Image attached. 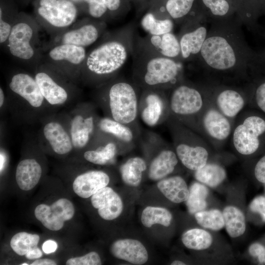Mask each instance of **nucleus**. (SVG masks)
<instances>
[{
    "label": "nucleus",
    "instance_id": "nucleus-1",
    "mask_svg": "<svg viewBox=\"0 0 265 265\" xmlns=\"http://www.w3.org/2000/svg\"><path fill=\"white\" fill-rule=\"evenodd\" d=\"M208 34L197 59L206 70L214 74L247 78L261 68L258 53L248 44L239 20L230 18L211 22Z\"/></svg>",
    "mask_w": 265,
    "mask_h": 265
},
{
    "label": "nucleus",
    "instance_id": "nucleus-2",
    "mask_svg": "<svg viewBox=\"0 0 265 265\" xmlns=\"http://www.w3.org/2000/svg\"><path fill=\"white\" fill-rule=\"evenodd\" d=\"M132 66V81L141 90L167 91L184 79L183 62L165 57L136 36Z\"/></svg>",
    "mask_w": 265,
    "mask_h": 265
},
{
    "label": "nucleus",
    "instance_id": "nucleus-3",
    "mask_svg": "<svg viewBox=\"0 0 265 265\" xmlns=\"http://www.w3.org/2000/svg\"><path fill=\"white\" fill-rule=\"evenodd\" d=\"M136 33L130 23L111 34L91 51L84 61L88 73L100 80L117 76L134 50Z\"/></svg>",
    "mask_w": 265,
    "mask_h": 265
},
{
    "label": "nucleus",
    "instance_id": "nucleus-4",
    "mask_svg": "<svg viewBox=\"0 0 265 265\" xmlns=\"http://www.w3.org/2000/svg\"><path fill=\"white\" fill-rule=\"evenodd\" d=\"M170 117L194 131L198 118L207 103L210 87H202L184 80L167 91Z\"/></svg>",
    "mask_w": 265,
    "mask_h": 265
},
{
    "label": "nucleus",
    "instance_id": "nucleus-5",
    "mask_svg": "<svg viewBox=\"0 0 265 265\" xmlns=\"http://www.w3.org/2000/svg\"><path fill=\"white\" fill-rule=\"evenodd\" d=\"M106 86V100L109 117L122 124L138 127L140 88L132 81L116 77Z\"/></svg>",
    "mask_w": 265,
    "mask_h": 265
},
{
    "label": "nucleus",
    "instance_id": "nucleus-6",
    "mask_svg": "<svg viewBox=\"0 0 265 265\" xmlns=\"http://www.w3.org/2000/svg\"><path fill=\"white\" fill-rule=\"evenodd\" d=\"M166 122L171 133L174 149L181 163L193 171L206 165L209 151L207 144L200 136L171 117Z\"/></svg>",
    "mask_w": 265,
    "mask_h": 265
},
{
    "label": "nucleus",
    "instance_id": "nucleus-7",
    "mask_svg": "<svg viewBox=\"0 0 265 265\" xmlns=\"http://www.w3.org/2000/svg\"><path fill=\"white\" fill-rule=\"evenodd\" d=\"M232 143L240 155L253 157L265 152V114L255 109L245 114L232 131Z\"/></svg>",
    "mask_w": 265,
    "mask_h": 265
},
{
    "label": "nucleus",
    "instance_id": "nucleus-8",
    "mask_svg": "<svg viewBox=\"0 0 265 265\" xmlns=\"http://www.w3.org/2000/svg\"><path fill=\"white\" fill-rule=\"evenodd\" d=\"M141 145L155 153L147 168L151 180L159 181L173 173L179 161L173 147L151 132L146 133Z\"/></svg>",
    "mask_w": 265,
    "mask_h": 265
},
{
    "label": "nucleus",
    "instance_id": "nucleus-9",
    "mask_svg": "<svg viewBox=\"0 0 265 265\" xmlns=\"http://www.w3.org/2000/svg\"><path fill=\"white\" fill-rule=\"evenodd\" d=\"M209 20L197 9L181 25L177 35L181 50L183 62L197 59L207 38Z\"/></svg>",
    "mask_w": 265,
    "mask_h": 265
},
{
    "label": "nucleus",
    "instance_id": "nucleus-10",
    "mask_svg": "<svg viewBox=\"0 0 265 265\" xmlns=\"http://www.w3.org/2000/svg\"><path fill=\"white\" fill-rule=\"evenodd\" d=\"M167 91L157 89L141 90L138 116L147 126H157L167 121L170 117Z\"/></svg>",
    "mask_w": 265,
    "mask_h": 265
},
{
    "label": "nucleus",
    "instance_id": "nucleus-11",
    "mask_svg": "<svg viewBox=\"0 0 265 265\" xmlns=\"http://www.w3.org/2000/svg\"><path fill=\"white\" fill-rule=\"evenodd\" d=\"M36 10L43 20L58 28L71 25L78 15L77 7L70 0H38Z\"/></svg>",
    "mask_w": 265,
    "mask_h": 265
},
{
    "label": "nucleus",
    "instance_id": "nucleus-12",
    "mask_svg": "<svg viewBox=\"0 0 265 265\" xmlns=\"http://www.w3.org/2000/svg\"><path fill=\"white\" fill-rule=\"evenodd\" d=\"M211 104L210 96L205 108L198 118L196 124H200L201 128L211 140L221 143L226 140L232 132L231 119L223 114L213 103L212 105Z\"/></svg>",
    "mask_w": 265,
    "mask_h": 265
},
{
    "label": "nucleus",
    "instance_id": "nucleus-13",
    "mask_svg": "<svg viewBox=\"0 0 265 265\" xmlns=\"http://www.w3.org/2000/svg\"><path fill=\"white\" fill-rule=\"evenodd\" d=\"M211 98L215 107L230 119L235 118L244 107L249 97L247 91L227 86L211 87Z\"/></svg>",
    "mask_w": 265,
    "mask_h": 265
},
{
    "label": "nucleus",
    "instance_id": "nucleus-14",
    "mask_svg": "<svg viewBox=\"0 0 265 265\" xmlns=\"http://www.w3.org/2000/svg\"><path fill=\"white\" fill-rule=\"evenodd\" d=\"M75 213L73 203L66 198H60L51 206L41 204L34 210L36 219L48 229L58 231L62 229L65 221L72 219Z\"/></svg>",
    "mask_w": 265,
    "mask_h": 265
},
{
    "label": "nucleus",
    "instance_id": "nucleus-15",
    "mask_svg": "<svg viewBox=\"0 0 265 265\" xmlns=\"http://www.w3.org/2000/svg\"><path fill=\"white\" fill-rule=\"evenodd\" d=\"M197 0H155L147 11L159 18H170L182 25L195 12Z\"/></svg>",
    "mask_w": 265,
    "mask_h": 265
},
{
    "label": "nucleus",
    "instance_id": "nucleus-16",
    "mask_svg": "<svg viewBox=\"0 0 265 265\" xmlns=\"http://www.w3.org/2000/svg\"><path fill=\"white\" fill-rule=\"evenodd\" d=\"M93 207L98 209L100 216L106 220L118 217L123 210V203L119 195L108 186H105L91 197Z\"/></svg>",
    "mask_w": 265,
    "mask_h": 265
},
{
    "label": "nucleus",
    "instance_id": "nucleus-17",
    "mask_svg": "<svg viewBox=\"0 0 265 265\" xmlns=\"http://www.w3.org/2000/svg\"><path fill=\"white\" fill-rule=\"evenodd\" d=\"M98 127L101 132L115 140L123 150L132 148L139 134V127L127 125L109 117L101 118Z\"/></svg>",
    "mask_w": 265,
    "mask_h": 265
},
{
    "label": "nucleus",
    "instance_id": "nucleus-18",
    "mask_svg": "<svg viewBox=\"0 0 265 265\" xmlns=\"http://www.w3.org/2000/svg\"><path fill=\"white\" fill-rule=\"evenodd\" d=\"M33 36V30L27 24L20 22L12 27L8 39V46L10 53L23 60L32 57L34 52L30 42Z\"/></svg>",
    "mask_w": 265,
    "mask_h": 265
},
{
    "label": "nucleus",
    "instance_id": "nucleus-19",
    "mask_svg": "<svg viewBox=\"0 0 265 265\" xmlns=\"http://www.w3.org/2000/svg\"><path fill=\"white\" fill-rule=\"evenodd\" d=\"M110 252L115 258L136 265H141L148 259L147 250L139 240L120 239L115 241L110 247Z\"/></svg>",
    "mask_w": 265,
    "mask_h": 265
},
{
    "label": "nucleus",
    "instance_id": "nucleus-20",
    "mask_svg": "<svg viewBox=\"0 0 265 265\" xmlns=\"http://www.w3.org/2000/svg\"><path fill=\"white\" fill-rule=\"evenodd\" d=\"M138 37L143 43L161 55L183 62L179 40L173 32Z\"/></svg>",
    "mask_w": 265,
    "mask_h": 265
},
{
    "label": "nucleus",
    "instance_id": "nucleus-21",
    "mask_svg": "<svg viewBox=\"0 0 265 265\" xmlns=\"http://www.w3.org/2000/svg\"><path fill=\"white\" fill-rule=\"evenodd\" d=\"M109 181V176L104 171L91 170L77 176L73 183V189L79 196L87 198L107 186Z\"/></svg>",
    "mask_w": 265,
    "mask_h": 265
},
{
    "label": "nucleus",
    "instance_id": "nucleus-22",
    "mask_svg": "<svg viewBox=\"0 0 265 265\" xmlns=\"http://www.w3.org/2000/svg\"><path fill=\"white\" fill-rule=\"evenodd\" d=\"M9 87L14 93L26 100L32 106H41L44 97L35 79L25 73H19L13 76Z\"/></svg>",
    "mask_w": 265,
    "mask_h": 265
},
{
    "label": "nucleus",
    "instance_id": "nucleus-23",
    "mask_svg": "<svg viewBox=\"0 0 265 265\" xmlns=\"http://www.w3.org/2000/svg\"><path fill=\"white\" fill-rule=\"evenodd\" d=\"M105 26L104 23L85 24L65 33L62 37L61 43L85 48L96 41Z\"/></svg>",
    "mask_w": 265,
    "mask_h": 265
},
{
    "label": "nucleus",
    "instance_id": "nucleus-24",
    "mask_svg": "<svg viewBox=\"0 0 265 265\" xmlns=\"http://www.w3.org/2000/svg\"><path fill=\"white\" fill-rule=\"evenodd\" d=\"M196 8L210 22L236 16L232 0H197Z\"/></svg>",
    "mask_w": 265,
    "mask_h": 265
},
{
    "label": "nucleus",
    "instance_id": "nucleus-25",
    "mask_svg": "<svg viewBox=\"0 0 265 265\" xmlns=\"http://www.w3.org/2000/svg\"><path fill=\"white\" fill-rule=\"evenodd\" d=\"M236 16L251 31L259 30L258 20L262 13L260 0H232Z\"/></svg>",
    "mask_w": 265,
    "mask_h": 265
},
{
    "label": "nucleus",
    "instance_id": "nucleus-26",
    "mask_svg": "<svg viewBox=\"0 0 265 265\" xmlns=\"http://www.w3.org/2000/svg\"><path fill=\"white\" fill-rule=\"evenodd\" d=\"M41 175V167L35 159H23L16 168V183L22 190H30L37 185Z\"/></svg>",
    "mask_w": 265,
    "mask_h": 265
},
{
    "label": "nucleus",
    "instance_id": "nucleus-27",
    "mask_svg": "<svg viewBox=\"0 0 265 265\" xmlns=\"http://www.w3.org/2000/svg\"><path fill=\"white\" fill-rule=\"evenodd\" d=\"M157 187L161 193L174 203L186 202L189 195V188L180 176L166 177L158 181Z\"/></svg>",
    "mask_w": 265,
    "mask_h": 265
},
{
    "label": "nucleus",
    "instance_id": "nucleus-28",
    "mask_svg": "<svg viewBox=\"0 0 265 265\" xmlns=\"http://www.w3.org/2000/svg\"><path fill=\"white\" fill-rule=\"evenodd\" d=\"M44 135L55 153L64 155L73 148L72 139L59 123L51 122L44 127Z\"/></svg>",
    "mask_w": 265,
    "mask_h": 265
},
{
    "label": "nucleus",
    "instance_id": "nucleus-29",
    "mask_svg": "<svg viewBox=\"0 0 265 265\" xmlns=\"http://www.w3.org/2000/svg\"><path fill=\"white\" fill-rule=\"evenodd\" d=\"M95 129L93 116H75L71 123V134L73 146L77 148L85 146L88 143Z\"/></svg>",
    "mask_w": 265,
    "mask_h": 265
},
{
    "label": "nucleus",
    "instance_id": "nucleus-30",
    "mask_svg": "<svg viewBox=\"0 0 265 265\" xmlns=\"http://www.w3.org/2000/svg\"><path fill=\"white\" fill-rule=\"evenodd\" d=\"M41 94L52 105L64 103L68 98L66 91L47 73L39 72L35 77Z\"/></svg>",
    "mask_w": 265,
    "mask_h": 265
},
{
    "label": "nucleus",
    "instance_id": "nucleus-31",
    "mask_svg": "<svg viewBox=\"0 0 265 265\" xmlns=\"http://www.w3.org/2000/svg\"><path fill=\"white\" fill-rule=\"evenodd\" d=\"M146 161L140 157L128 159L119 167L123 182L132 187L138 186L142 181L143 173L147 169Z\"/></svg>",
    "mask_w": 265,
    "mask_h": 265
},
{
    "label": "nucleus",
    "instance_id": "nucleus-32",
    "mask_svg": "<svg viewBox=\"0 0 265 265\" xmlns=\"http://www.w3.org/2000/svg\"><path fill=\"white\" fill-rule=\"evenodd\" d=\"M55 61H65L79 65L84 62L87 54L84 47L68 44H61L53 48L49 53Z\"/></svg>",
    "mask_w": 265,
    "mask_h": 265
},
{
    "label": "nucleus",
    "instance_id": "nucleus-33",
    "mask_svg": "<svg viewBox=\"0 0 265 265\" xmlns=\"http://www.w3.org/2000/svg\"><path fill=\"white\" fill-rule=\"evenodd\" d=\"M123 150L119 144L112 138L104 145L95 150L86 151L84 159L92 163L103 165L113 160L119 151Z\"/></svg>",
    "mask_w": 265,
    "mask_h": 265
},
{
    "label": "nucleus",
    "instance_id": "nucleus-34",
    "mask_svg": "<svg viewBox=\"0 0 265 265\" xmlns=\"http://www.w3.org/2000/svg\"><path fill=\"white\" fill-rule=\"evenodd\" d=\"M224 227L228 235L233 238L242 235L246 230V221L244 213L234 206H227L222 212Z\"/></svg>",
    "mask_w": 265,
    "mask_h": 265
},
{
    "label": "nucleus",
    "instance_id": "nucleus-35",
    "mask_svg": "<svg viewBox=\"0 0 265 265\" xmlns=\"http://www.w3.org/2000/svg\"><path fill=\"white\" fill-rule=\"evenodd\" d=\"M227 173L221 165L215 163H207L194 171V177L199 182L211 187H215L225 180Z\"/></svg>",
    "mask_w": 265,
    "mask_h": 265
},
{
    "label": "nucleus",
    "instance_id": "nucleus-36",
    "mask_svg": "<svg viewBox=\"0 0 265 265\" xmlns=\"http://www.w3.org/2000/svg\"><path fill=\"white\" fill-rule=\"evenodd\" d=\"M182 241L188 249L194 250H204L212 243V237L206 230L193 228L185 232L182 236Z\"/></svg>",
    "mask_w": 265,
    "mask_h": 265
},
{
    "label": "nucleus",
    "instance_id": "nucleus-37",
    "mask_svg": "<svg viewBox=\"0 0 265 265\" xmlns=\"http://www.w3.org/2000/svg\"><path fill=\"white\" fill-rule=\"evenodd\" d=\"M141 26L148 34L160 35L172 32L174 22L170 18H159L147 11L141 20Z\"/></svg>",
    "mask_w": 265,
    "mask_h": 265
},
{
    "label": "nucleus",
    "instance_id": "nucleus-38",
    "mask_svg": "<svg viewBox=\"0 0 265 265\" xmlns=\"http://www.w3.org/2000/svg\"><path fill=\"white\" fill-rule=\"evenodd\" d=\"M249 102L265 114V70L255 75L247 89Z\"/></svg>",
    "mask_w": 265,
    "mask_h": 265
},
{
    "label": "nucleus",
    "instance_id": "nucleus-39",
    "mask_svg": "<svg viewBox=\"0 0 265 265\" xmlns=\"http://www.w3.org/2000/svg\"><path fill=\"white\" fill-rule=\"evenodd\" d=\"M208 194V189L204 184L198 182L191 185L188 197L186 201L187 210L190 214H194L206 209Z\"/></svg>",
    "mask_w": 265,
    "mask_h": 265
},
{
    "label": "nucleus",
    "instance_id": "nucleus-40",
    "mask_svg": "<svg viewBox=\"0 0 265 265\" xmlns=\"http://www.w3.org/2000/svg\"><path fill=\"white\" fill-rule=\"evenodd\" d=\"M173 218L171 212L166 208L148 206L143 211L141 221L143 225L150 228L156 224L165 227L170 226Z\"/></svg>",
    "mask_w": 265,
    "mask_h": 265
},
{
    "label": "nucleus",
    "instance_id": "nucleus-41",
    "mask_svg": "<svg viewBox=\"0 0 265 265\" xmlns=\"http://www.w3.org/2000/svg\"><path fill=\"white\" fill-rule=\"evenodd\" d=\"M197 223L202 227L219 231L224 227L222 212L218 209L201 211L194 214Z\"/></svg>",
    "mask_w": 265,
    "mask_h": 265
},
{
    "label": "nucleus",
    "instance_id": "nucleus-42",
    "mask_svg": "<svg viewBox=\"0 0 265 265\" xmlns=\"http://www.w3.org/2000/svg\"><path fill=\"white\" fill-rule=\"evenodd\" d=\"M39 240L40 237L37 234L21 232L12 237L10 244L13 250L17 254L24 256L30 250L36 247Z\"/></svg>",
    "mask_w": 265,
    "mask_h": 265
},
{
    "label": "nucleus",
    "instance_id": "nucleus-43",
    "mask_svg": "<svg viewBox=\"0 0 265 265\" xmlns=\"http://www.w3.org/2000/svg\"><path fill=\"white\" fill-rule=\"evenodd\" d=\"M112 18H121L126 16L131 8L130 0H103Z\"/></svg>",
    "mask_w": 265,
    "mask_h": 265
},
{
    "label": "nucleus",
    "instance_id": "nucleus-44",
    "mask_svg": "<svg viewBox=\"0 0 265 265\" xmlns=\"http://www.w3.org/2000/svg\"><path fill=\"white\" fill-rule=\"evenodd\" d=\"M87 4L89 15L95 19L109 16L108 9L103 0H83Z\"/></svg>",
    "mask_w": 265,
    "mask_h": 265
},
{
    "label": "nucleus",
    "instance_id": "nucleus-45",
    "mask_svg": "<svg viewBox=\"0 0 265 265\" xmlns=\"http://www.w3.org/2000/svg\"><path fill=\"white\" fill-rule=\"evenodd\" d=\"M67 265H102L99 255L95 251L90 252L84 256L72 258L66 263Z\"/></svg>",
    "mask_w": 265,
    "mask_h": 265
},
{
    "label": "nucleus",
    "instance_id": "nucleus-46",
    "mask_svg": "<svg viewBox=\"0 0 265 265\" xmlns=\"http://www.w3.org/2000/svg\"><path fill=\"white\" fill-rule=\"evenodd\" d=\"M253 175L258 182L265 185V152L254 164Z\"/></svg>",
    "mask_w": 265,
    "mask_h": 265
},
{
    "label": "nucleus",
    "instance_id": "nucleus-47",
    "mask_svg": "<svg viewBox=\"0 0 265 265\" xmlns=\"http://www.w3.org/2000/svg\"><path fill=\"white\" fill-rule=\"evenodd\" d=\"M249 209L252 212L258 213L265 222V196L260 195L255 197L249 205Z\"/></svg>",
    "mask_w": 265,
    "mask_h": 265
},
{
    "label": "nucleus",
    "instance_id": "nucleus-48",
    "mask_svg": "<svg viewBox=\"0 0 265 265\" xmlns=\"http://www.w3.org/2000/svg\"><path fill=\"white\" fill-rule=\"evenodd\" d=\"M10 24L4 21L2 17H0V42L3 43L8 40L11 31Z\"/></svg>",
    "mask_w": 265,
    "mask_h": 265
},
{
    "label": "nucleus",
    "instance_id": "nucleus-49",
    "mask_svg": "<svg viewBox=\"0 0 265 265\" xmlns=\"http://www.w3.org/2000/svg\"><path fill=\"white\" fill-rule=\"evenodd\" d=\"M135 7L138 14L148 10L152 6L155 0H130Z\"/></svg>",
    "mask_w": 265,
    "mask_h": 265
},
{
    "label": "nucleus",
    "instance_id": "nucleus-50",
    "mask_svg": "<svg viewBox=\"0 0 265 265\" xmlns=\"http://www.w3.org/2000/svg\"><path fill=\"white\" fill-rule=\"evenodd\" d=\"M265 249V246L260 242L251 244L248 249L249 254L253 258H257Z\"/></svg>",
    "mask_w": 265,
    "mask_h": 265
},
{
    "label": "nucleus",
    "instance_id": "nucleus-51",
    "mask_svg": "<svg viewBox=\"0 0 265 265\" xmlns=\"http://www.w3.org/2000/svg\"><path fill=\"white\" fill-rule=\"evenodd\" d=\"M57 248V243L53 240H46L42 245V250L46 254L54 252Z\"/></svg>",
    "mask_w": 265,
    "mask_h": 265
},
{
    "label": "nucleus",
    "instance_id": "nucleus-52",
    "mask_svg": "<svg viewBox=\"0 0 265 265\" xmlns=\"http://www.w3.org/2000/svg\"><path fill=\"white\" fill-rule=\"evenodd\" d=\"M42 256L41 250L37 247L30 250L26 255V257L29 260L38 259Z\"/></svg>",
    "mask_w": 265,
    "mask_h": 265
},
{
    "label": "nucleus",
    "instance_id": "nucleus-53",
    "mask_svg": "<svg viewBox=\"0 0 265 265\" xmlns=\"http://www.w3.org/2000/svg\"><path fill=\"white\" fill-rule=\"evenodd\" d=\"M55 261L50 259H37L30 265H56Z\"/></svg>",
    "mask_w": 265,
    "mask_h": 265
},
{
    "label": "nucleus",
    "instance_id": "nucleus-54",
    "mask_svg": "<svg viewBox=\"0 0 265 265\" xmlns=\"http://www.w3.org/2000/svg\"><path fill=\"white\" fill-rule=\"evenodd\" d=\"M260 264L265 265V249L256 258Z\"/></svg>",
    "mask_w": 265,
    "mask_h": 265
},
{
    "label": "nucleus",
    "instance_id": "nucleus-55",
    "mask_svg": "<svg viewBox=\"0 0 265 265\" xmlns=\"http://www.w3.org/2000/svg\"><path fill=\"white\" fill-rule=\"evenodd\" d=\"M261 62L265 65V49L261 53H258Z\"/></svg>",
    "mask_w": 265,
    "mask_h": 265
},
{
    "label": "nucleus",
    "instance_id": "nucleus-56",
    "mask_svg": "<svg viewBox=\"0 0 265 265\" xmlns=\"http://www.w3.org/2000/svg\"><path fill=\"white\" fill-rule=\"evenodd\" d=\"M4 99V95L3 91L1 88H0V106L1 107L3 105Z\"/></svg>",
    "mask_w": 265,
    "mask_h": 265
},
{
    "label": "nucleus",
    "instance_id": "nucleus-57",
    "mask_svg": "<svg viewBox=\"0 0 265 265\" xmlns=\"http://www.w3.org/2000/svg\"><path fill=\"white\" fill-rule=\"evenodd\" d=\"M171 265H186L184 262L180 260H175L171 263Z\"/></svg>",
    "mask_w": 265,
    "mask_h": 265
},
{
    "label": "nucleus",
    "instance_id": "nucleus-58",
    "mask_svg": "<svg viewBox=\"0 0 265 265\" xmlns=\"http://www.w3.org/2000/svg\"><path fill=\"white\" fill-rule=\"evenodd\" d=\"M262 11L263 14H265V0H260Z\"/></svg>",
    "mask_w": 265,
    "mask_h": 265
},
{
    "label": "nucleus",
    "instance_id": "nucleus-59",
    "mask_svg": "<svg viewBox=\"0 0 265 265\" xmlns=\"http://www.w3.org/2000/svg\"><path fill=\"white\" fill-rule=\"evenodd\" d=\"M4 161L5 158L4 156L0 153V171H1V170L3 168Z\"/></svg>",
    "mask_w": 265,
    "mask_h": 265
},
{
    "label": "nucleus",
    "instance_id": "nucleus-60",
    "mask_svg": "<svg viewBox=\"0 0 265 265\" xmlns=\"http://www.w3.org/2000/svg\"><path fill=\"white\" fill-rule=\"evenodd\" d=\"M21 265H28V264H26V263H23V264H21Z\"/></svg>",
    "mask_w": 265,
    "mask_h": 265
}]
</instances>
